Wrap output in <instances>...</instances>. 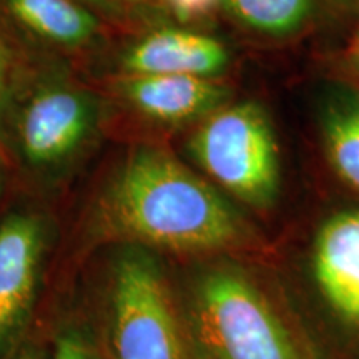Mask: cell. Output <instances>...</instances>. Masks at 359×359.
<instances>
[{
    "label": "cell",
    "mask_w": 359,
    "mask_h": 359,
    "mask_svg": "<svg viewBox=\"0 0 359 359\" xmlns=\"http://www.w3.org/2000/svg\"><path fill=\"white\" fill-rule=\"evenodd\" d=\"M12 359H43V353H42V349L29 346V348H24L22 351L17 353Z\"/></svg>",
    "instance_id": "cell-17"
},
{
    "label": "cell",
    "mask_w": 359,
    "mask_h": 359,
    "mask_svg": "<svg viewBox=\"0 0 359 359\" xmlns=\"http://www.w3.org/2000/svg\"><path fill=\"white\" fill-rule=\"evenodd\" d=\"M52 359H98L95 348L79 331L70 330L58 336Z\"/></svg>",
    "instance_id": "cell-13"
},
{
    "label": "cell",
    "mask_w": 359,
    "mask_h": 359,
    "mask_svg": "<svg viewBox=\"0 0 359 359\" xmlns=\"http://www.w3.org/2000/svg\"><path fill=\"white\" fill-rule=\"evenodd\" d=\"M85 7H93L105 13H120V4L115 0H77Z\"/></svg>",
    "instance_id": "cell-16"
},
{
    "label": "cell",
    "mask_w": 359,
    "mask_h": 359,
    "mask_svg": "<svg viewBox=\"0 0 359 359\" xmlns=\"http://www.w3.org/2000/svg\"><path fill=\"white\" fill-rule=\"evenodd\" d=\"M351 62H353L354 69H356L359 74V29H358L356 35H354L353 43H351Z\"/></svg>",
    "instance_id": "cell-18"
},
{
    "label": "cell",
    "mask_w": 359,
    "mask_h": 359,
    "mask_svg": "<svg viewBox=\"0 0 359 359\" xmlns=\"http://www.w3.org/2000/svg\"><path fill=\"white\" fill-rule=\"evenodd\" d=\"M228 65V52L217 39L188 30H156L140 40L125 67L133 75H190L210 79Z\"/></svg>",
    "instance_id": "cell-9"
},
{
    "label": "cell",
    "mask_w": 359,
    "mask_h": 359,
    "mask_svg": "<svg viewBox=\"0 0 359 359\" xmlns=\"http://www.w3.org/2000/svg\"><path fill=\"white\" fill-rule=\"evenodd\" d=\"M95 120L93 102L69 87H43L27 102L17 132L22 154L35 167L65 160L82 145Z\"/></svg>",
    "instance_id": "cell-5"
},
{
    "label": "cell",
    "mask_w": 359,
    "mask_h": 359,
    "mask_svg": "<svg viewBox=\"0 0 359 359\" xmlns=\"http://www.w3.org/2000/svg\"><path fill=\"white\" fill-rule=\"evenodd\" d=\"M175 12L183 19L203 15L217 6L219 0H168Z\"/></svg>",
    "instance_id": "cell-14"
},
{
    "label": "cell",
    "mask_w": 359,
    "mask_h": 359,
    "mask_svg": "<svg viewBox=\"0 0 359 359\" xmlns=\"http://www.w3.org/2000/svg\"><path fill=\"white\" fill-rule=\"evenodd\" d=\"M40 250L42 228L34 217L12 215L0 224V353L27 320Z\"/></svg>",
    "instance_id": "cell-6"
},
{
    "label": "cell",
    "mask_w": 359,
    "mask_h": 359,
    "mask_svg": "<svg viewBox=\"0 0 359 359\" xmlns=\"http://www.w3.org/2000/svg\"><path fill=\"white\" fill-rule=\"evenodd\" d=\"M115 2H116V4H120V6H122V0H115Z\"/></svg>",
    "instance_id": "cell-19"
},
{
    "label": "cell",
    "mask_w": 359,
    "mask_h": 359,
    "mask_svg": "<svg viewBox=\"0 0 359 359\" xmlns=\"http://www.w3.org/2000/svg\"><path fill=\"white\" fill-rule=\"evenodd\" d=\"M320 128L331 168L359 193V90L348 85L327 88L320 109Z\"/></svg>",
    "instance_id": "cell-10"
},
{
    "label": "cell",
    "mask_w": 359,
    "mask_h": 359,
    "mask_svg": "<svg viewBox=\"0 0 359 359\" xmlns=\"http://www.w3.org/2000/svg\"><path fill=\"white\" fill-rule=\"evenodd\" d=\"M7 11L40 37L62 45H82L98 30V20L77 0H4Z\"/></svg>",
    "instance_id": "cell-11"
},
{
    "label": "cell",
    "mask_w": 359,
    "mask_h": 359,
    "mask_svg": "<svg viewBox=\"0 0 359 359\" xmlns=\"http://www.w3.org/2000/svg\"><path fill=\"white\" fill-rule=\"evenodd\" d=\"M122 93L135 110L161 123H183L222 109L228 98L224 85L190 75H133Z\"/></svg>",
    "instance_id": "cell-8"
},
{
    "label": "cell",
    "mask_w": 359,
    "mask_h": 359,
    "mask_svg": "<svg viewBox=\"0 0 359 359\" xmlns=\"http://www.w3.org/2000/svg\"><path fill=\"white\" fill-rule=\"evenodd\" d=\"M313 268L331 306L359 323V210L336 213L323 223L314 241Z\"/></svg>",
    "instance_id": "cell-7"
},
{
    "label": "cell",
    "mask_w": 359,
    "mask_h": 359,
    "mask_svg": "<svg viewBox=\"0 0 359 359\" xmlns=\"http://www.w3.org/2000/svg\"><path fill=\"white\" fill-rule=\"evenodd\" d=\"M115 359H185L167 286L151 259L130 255L114 283Z\"/></svg>",
    "instance_id": "cell-4"
},
{
    "label": "cell",
    "mask_w": 359,
    "mask_h": 359,
    "mask_svg": "<svg viewBox=\"0 0 359 359\" xmlns=\"http://www.w3.org/2000/svg\"><path fill=\"white\" fill-rule=\"evenodd\" d=\"M219 4L238 24L269 37L299 32L314 11V0H219Z\"/></svg>",
    "instance_id": "cell-12"
},
{
    "label": "cell",
    "mask_w": 359,
    "mask_h": 359,
    "mask_svg": "<svg viewBox=\"0 0 359 359\" xmlns=\"http://www.w3.org/2000/svg\"><path fill=\"white\" fill-rule=\"evenodd\" d=\"M116 231L173 251H215L243 240L245 228L219 193L167 151L138 148L107 195Z\"/></svg>",
    "instance_id": "cell-1"
},
{
    "label": "cell",
    "mask_w": 359,
    "mask_h": 359,
    "mask_svg": "<svg viewBox=\"0 0 359 359\" xmlns=\"http://www.w3.org/2000/svg\"><path fill=\"white\" fill-rule=\"evenodd\" d=\"M195 158L224 190L264 208L280 190V154L269 116L257 102L226 105L206 116L190 142Z\"/></svg>",
    "instance_id": "cell-2"
},
{
    "label": "cell",
    "mask_w": 359,
    "mask_h": 359,
    "mask_svg": "<svg viewBox=\"0 0 359 359\" xmlns=\"http://www.w3.org/2000/svg\"><path fill=\"white\" fill-rule=\"evenodd\" d=\"M196 326L208 359H302L262 291L235 269L200 281Z\"/></svg>",
    "instance_id": "cell-3"
},
{
    "label": "cell",
    "mask_w": 359,
    "mask_h": 359,
    "mask_svg": "<svg viewBox=\"0 0 359 359\" xmlns=\"http://www.w3.org/2000/svg\"><path fill=\"white\" fill-rule=\"evenodd\" d=\"M8 67H11V53H8V45L6 39H4L2 30H0V111H2L4 100H6L7 93Z\"/></svg>",
    "instance_id": "cell-15"
}]
</instances>
